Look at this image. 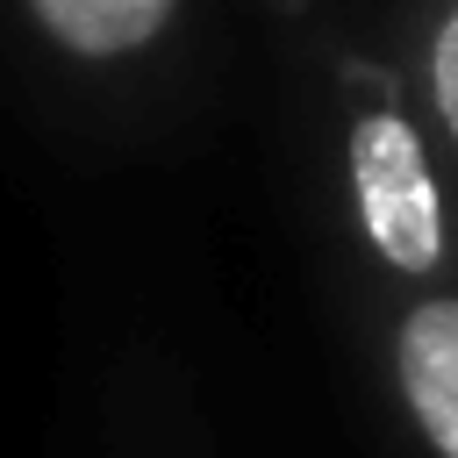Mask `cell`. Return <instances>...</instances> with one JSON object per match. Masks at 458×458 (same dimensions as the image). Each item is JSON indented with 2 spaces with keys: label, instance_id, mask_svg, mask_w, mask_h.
Segmentation results:
<instances>
[{
  "label": "cell",
  "instance_id": "cell-5",
  "mask_svg": "<svg viewBox=\"0 0 458 458\" xmlns=\"http://www.w3.org/2000/svg\"><path fill=\"white\" fill-rule=\"evenodd\" d=\"M272 7H293V0H272Z\"/></svg>",
  "mask_w": 458,
  "mask_h": 458
},
{
  "label": "cell",
  "instance_id": "cell-4",
  "mask_svg": "<svg viewBox=\"0 0 458 458\" xmlns=\"http://www.w3.org/2000/svg\"><path fill=\"white\" fill-rule=\"evenodd\" d=\"M422 93H429V122L458 157V0H429L422 7Z\"/></svg>",
  "mask_w": 458,
  "mask_h": 458
},
{
  "label": "cell",
  "instance_id": "cell-2",
  "mask_svg": "<svg viewBox=\"0 0 458 458\" xmlns=\"http://www.w3.org/2000/svg\"><path fill=\"white\" fill-rule=\"evenodd\" d=\"M386 365H394V394L422 451L458 458V286H422L415 301H401Z\"/></svg>",
  "mask_w": 458,
  "mask_h": 458
},
{
  "label": "cell",
  "instance_id": "cell-3",
  "mask_svg": "<svg viewBox=\"0 0 458 458\" xmlns=\"http://www.w3.org/2000/svg\"><path fill=\"white\" fill-rule=\"evenodd\" d=\"M186 0H21V21L64 64H136L179 29Z\"/></svg>",
  "mask_w": 458,
  "mask_h": 458
},
{
  "label": "cell",
  "instance_id": "cell-1",
  "mask_svg": "<svg viewBox=\"0 0 458 458\" xmlns=\"http://www.w3.org/2000/svg\"><path fill=\"white\" fill-rule=\"evenodd\" d=\"M336 165H344L336 179H344V208H351L365 258L386 279L437 286V272L451 265V200H444L437 150L415 129V114L401 107L386 72H365V64L344 72Z\"/></svg>",
  "mask_w": 458,
  "mask_h": 458
}]
</instances>
